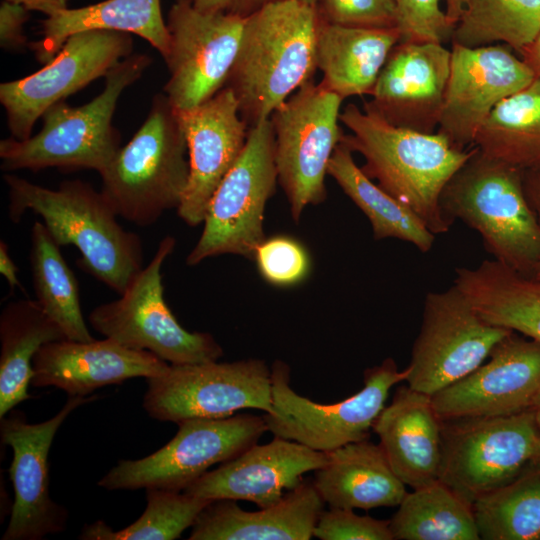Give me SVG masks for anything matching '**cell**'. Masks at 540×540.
<instances>
[{
  "label": "cell",
  "mask_w": 540,
  "mask_h": 540,
  "mask_svg": "<svg viewBox=\"0 0 540 540\" xmlns=\"http://www.w3.org/2000/svg\"><path fill=\"white\" fill-rule=\"evenodd\" d=\"M540 33V0H462L452 43L505 44L522 53Z\"/></svg>",
  "instance_id": "e575fe53"
},
{
  "label": "cell",
  "mask_w": 540,
  "mask_h": 540,
  "mask_svg": "<svg viewBox=\"0 0 540 540\" xmlns=\"http://www.w3.org/2000/svg\"><path fill=\"white\" fill-rule=\"evenodd\" d=\"M536 78L505 44L465 47L452 43L450 76L438 132L464 150L495 106Z\"/></svg>",
  "instance_id": "ac0fdd59"
},
{
  "label": "cell",
  "mask_w": 540,
  "mask_h": 540,
  "mask_svg": "<svg viewBox=\"0 0 540 540\" xmlns=\"http://www.w3.org/2000/svg\"><path fill=\"white\" fill-rule=\"evenodd\" d=\"M521 54L524 56L523 60L535 73V76L540 77V33Z\"/></svg>",
  "instance_id": "7dc6e473"
},
{
  "label": "cell",
  "mask_w": 540,
  "mask_h": 540,
  "mask_svg": "<svg viewBox=\"0 0 540 540\" xmlns=\"http://www.w3.org/2000/svg\"><path fill=\"white\" fill-rule=\"evenodd\" d=\"M267 431L264 417L251 414L187 419L178 423L176 435L165 446L138 460H120L98 485L107 490L155 487L182 492L211 466L258 443Z\"/></svg>",
  "instance_id": "7c38bea8"
},
{
  "label": "cell",
  "mask_w": 540,
  "mask_h": 540,
  "mask_svg": "<svg viewBox=\"0 0 540 540\" xmlns=\"http://www.w3.org/2000/svg\"><path fill=\"white\" fill-rule=\"evenodd\" d=\"M532 277L537 278V279H540V261H539L538 264L536 265Z\"/></svg>",
  "instance_id": "f907efd6"
},
{
  "label": "cell",
  "mask_w": 540,
  "mask_h": 540,
  "mask_svg": "<svg viewBox=\"0 0 540 540\" xmlns=\"http://www.w3.org/2000/svg\"><path fill=\"white\" fill-rule=\"evenodd\" d=\"M540 393V343L512 332L488 361L431 396L441 420L493 417L532 409Z\"/></svg>",
  "instance_id": "d6986e66"
},
{
  "label": "cell",
  "mask_w": 540,
  "mask_h": 540,
  "mask_svg": "<svg viewBox=\"0 0 540 540\" xmlns=\"http://www.w3.org/2000/svg\"><path fill=\"white\" fill-rule=\"evenodd\" d=\"M523 172L474 146L444 187L440 206L452 223L461 220L480 234L493 259L532 277L540 261V224L524 193Z\"/></svg>",
  "instance_id": "277c9868"
},
{
  "label": "cell",
  "mask_w": 540,
  "mask_h": 540,
  "mask_svg": "<svg viewBox=\"0 0 540 540\" xmlns=\"http://www.w3.org/2000/svg\"><path fill=\"white\" fill-rule=\"evenodd\" d=\"M317 7L270 2L245 17L239 52L227 81L249 126L269 119L316 67Z\"/></svg>",
  "instance_id": "3957f363"
},
{
  "label": "cell",
  "mask_w": 540,
  "mask_h": 540,
  "mask_svg": "<svg viewBox=\"0 0 540 540\" xmlns=\"http://www.w3.org/2000/svg\"><path fill=\"white\" fill-rule=\"evenodd\" d=\"M151 61L146 54H131L106 74L103 91L88 103L73 107L64 100L57 102L42 115L37 134L24 140H1V168L93 169L100 174L121 148L119 133L112 125L118 100Z\"/></svg>",
  "instance_id": "5b68a950"
},
{
  "label": "cell",
  "mask_w": 540,
  "mask_h": 540,
  "mask_svg": "<svg viewBox=\"0 0 540 540\" xmlns=\"http://www.w3.org/2000/svg\"><path fill=\"white\" fill-rule=\"evenodd\" d=\"M63 339L62 329L36 300L20 299L5 305L0 315V419L32 398L28 387L39 349Z\"/></svg>",
  "instance_id": "f546056e"
},
{
  "label": "cell",
  "mask_w": 540,
  "mask_h": 540,
  "mask_svg": "<svg viewBox=\"0 0 540 540\" xmlns=\"http://www.w3.org/2000/svg\"><path fill=\"white\" fill-rule=\"evenodd\" d=\"M128 33L91 29L72 34L56 55L37 72L1 83L3 105L11 137L31 136L36 121L57 102L81 90L131 55Z\"/></svg>",
  "instance_id": "2e32d148"
},
{
  "label": "cell",
  "mask_w": 540,
  "mask_h": 540,
  "mask_svg": "<svg viewBox=\"0 0 540 540\" xmlns=\"http://www.w3.org/2000/svg\"><path fill=\"white\" fill-rule=\"evenodd\" d=\"M274 147L270 118L250 126L241 155L208 204L202 233L186 258L188 265L225 254L254 258L266 239L265 207L278 183Z\"/></svg>",
  "instance_id": "9c48e42d"
},
{
  "label": "cell",
  "mask_w": 540,
  "mask_h": 540,
  "mask_svg": "<svg viewBox=\"0 0 540 540\" xmlns=\"http://www.w3.org/2000/svg\"><path fill=\"white\" fill-rule=\"evenodd\" d=\"M99 175L117 215L137 226L179 207L189 179L188 148L179 111L165 94L153 98L141 127Z\"/></svg>",
  "instance_id": "8992f818"
},
{
  "label": "cell",
  "mask_w": 540,
  "mask_h": 540,
  "mask_svg": "<svg viewBox=\"0 0 540 540\" xmlns=\"http://www.w3.org/2000/svg\"><path fill=\"white\" fill-rule=\"evenodd\" d=\"M272 374L264 360L170 365L147 378L143 408L159 421L221 419L242 409L272 412Z\"/></svg>",
  "instance_id": "4fadbf2b"
},
{
  "label": "cell",
  "mask_w": 540,
  "mask_h": 540,
  "mask_svg": "<svg viewBox=\"0 0 540 540\" xmlns=\"http://www.w3.org/2000/svg\"><path fill=\"white\" fill-rule=\"evenodd\" d=\"M326 462V452L274 437L207 471L183 492L209 500H246L264 508L278 503L284 490L294 489L304 474Z\"/></svg>",
  "instance_id": "7402d4cb"
},
{
  "label": "cell",
  "mask_w": 540,
  "mask_h": 540,
  "mask_svg": "<svg viewBox=\"0 0 540 540\" xmlns=\"http://www.w3.org/2000/svg\"><path fill=\"white\" fill-rule=\"evenodd\" d=\"M400 41L397 27H348L319 17L316 67L322 73L321 83L343 100L369 94L390 52Z\"/></svg>",
  "instance_id": "4316f807"
},
{
  "label": "cell",
  "mask_w": 540,
  "mask_h": 540,
  "mask_svg": "<svg viewBox=\"0 0 540 540\" xmlns=\"http://www.w3.org/2000/svg\"><path fill=\"white\" fill-rule=\"evenodd\" d=\"M439 480L471 505L535 463L540 433L534 412L441 420Z\"/></svg>",
  "instance_id": "ba28073f"
},
{
  "label": "cell",
  "mask_w": 540,
  "mask_h": 540,
  "mask_svg": "<svg viewBox=\"0 0 540 540\" xmlns=\"http://www.w3.org/2000/svg\"><path fill=\"white\" fill-rule=\"evenodd\" d=\"M473 146L522 170L540 168V77L495 106Z\"/></svg>",
  "instance_id": "1f68e13d"
},
{
  "label": "cell",
  "mask_w": 540,
  "mask_h": 540,
  "mask_svg": "<svg viewBox=\"0 0 540 540\" xmlns=\"http://www.w3.org/2000/svg\"><path fill=\"white\" fill-rule=\"evenodd\" d=\"M175 244L173 236L164 237L119 298L95 307L88 321L104 337L151 352L170 365L217 361L223 356L221 345L210 333L184 329L164 299L161 269Z\"/></svg>",
  "instance_id": "52a82bcc"
},
{
  "label": "cell",
  "mask_w": 540,
  "mask_h": 540,
  "mask_svg": "<svg viewBox=\"0 0 540 540\" xmlns=\"http://www.w3.org/2000/svg\"><path fill=\"white\" fill-rule=\"evenodd\" d=\"M313 536L321 540H394L390 520L361 516L342 508L323 510Z\"/></svg>",
  "instance_id": "60d3db41"
},
{
  "label": "cell",
  "mask_w": 540,
  "mask_h": 540,
  "mask_svg": "<svg viewBox=\"0 0 540 540\" xmlns=\"http://www.w3.org/2000/svg\"><path fill=\"white\" fill-rule=\"evenodd\" d=\"M446 14L450 23L455 26L462 11V0H445Z\"/></svg>",
  "instance_id": "c3c4849f"
},
{
  "label": "cell",
  "mask_w": 540,
  "mask_h": 540,
  "mask_svg": "<svg viewBox=\"0 0 540 540\" xmlns=\"http://www.w3.org/2000/svg\"><path fill=\"white\" fill-rule=\"evenodd\" d=\"M512 332L482 318L455 284L429 292L405 381L432 396L478 368Z\"/></svg>",
  "instance_id": "5bb4252c"
},
{
  "label": "cell",
  "mask_w": 540,
  "mask_h": 540,
  "mask_svg": "<svg viewBox=\"0 0 540 540\" xmlns=\"http://www.w3.org/2000/svg\"><path fill=\"white\" fill-rule=\"evenodd\" d=\"M532 410L534 412V417H535V421H536V424H537V427L539 429V433H540V393L532 407ZM535 464H540V451H539V455H538V458L535 462Z\"/></svg>",
  "instance_id": "681fc988"
},
{
  "label": "cell",
  "mask_w": 540,
  "mask_h": 540,
  "mask_svg": "<svg viewBox=\"0 0 540 540\" xmlns=\"http://www.w3.org/2000/svg\"><path fill=\"white\" fill-rule=\"evenodd\" d=\"M340 122L350 131L341 141L365 162L361 170L391 196L408 206L433 234L449 231L452 222L440 206L451 177L470 158L440 132L423 133L389 123L367 103L347 104Z\"/></svg>",
  "instance_id": "6da1fadb"
},
{
  "label": "cell",
  "mask_w": 540,
  "mask_h": 540,
  "mask_svg": "<svg viewBox=\"0 0 540 540\" xmlns=\"http://www.w3.org/2000/svg\"><path fill=\"white\" fill-rule=\"evenodd\" d=\"M29 259L36 301L44 312L58 324L66 339L94 340L82 314L76 276L41 221L32 226Z\"/></svg>",
  "instance_id": "836d02e7"
},
{
  "label": "cell",
  "mask_w": 540,
  "mask_h": 540,
  "mask_svg": "<svg viewBox=\"0 0 540 540\" xmlns=\"http://www.w3.org/2000/svg\"><path fill=\"white\" fill-rule=\"evenodd\" d=\"M179 115L187 141L189 179L177 214L194 227L203 223L215 190L241 155L250 126L227 86Z\"/></svg>",
  "instance_id": "ffe728a7"
},
{
  "label": "cell",
  "mask_w": 540,
  "mask_h": 540,
  "mask_svg": "<svg viewBox=\"0 0 540 540\" xmlns=\"http://www.w3.org/2000/svg\"><path fill=\"white\" fill-rule=\"evenodd\" d=\"M9 217L17 223L30 210L60 246H74L79 265L119 295L143 269L140 237L125 230L103 194L82 180L63 181L57 189L5 174Z\"/></svg>",
  "instance_id": "7a4b0ae2"
},
{
  "label": "cell",
  "mask_w": 540,
  "mask_h": 540,
  "mask_svg": "<svg viewBox=\"0 0 540 540\" xmlns=\"http://www.w3.org/2000/svg\"><path fill=\"white\" fill-rule=\"evenodd\" d=\"M146 508L131 525L113 530L102 520L83 528L84 540H174L195 523L212 500L162 488H146Z\"/></svg>",
  "instance_id": "8d00e7d4"
},
{
  "label": "cell",
  "mask_w": 540,
  "mask_h": 540,
  "mask_svg": "<svg viewBox=\"0 0 540 540\" xmlns=\"http://www.w3.org/2000/svg\"><path fill=\"white\" fill-rule=\"evenodd\" d=\"M97 398L69 396L55 416L41 423H29L23 412L14 409L1 418V441L12 449L9 474L14 491L2 540H40L65 530L68 511L49 492L48 455L65 419L79 406Z\"/></svg>",
  "instance_id": "e0dca14e"
},
{
  "label": "cell",
  "mask_w": 540,
  "mask_h": 540,
  "mask_svg": "<svg viewBox=\"0 0 540 540\" xmlns=\"http://www.w3.org/2000/svg\"><path fill=\"white\" fill-rule=\"evenodd\" d=\"M523 188L528 204L540 224V168L524 170Z\"/></svg>",
  "instance_id": "ee69618b"
},
{
  "label": "cell",
  "mask_w": 540,
  "mask_h": 540,
  "mask_svg": "<svg viewBox=\"0 0 540 540\" xmlns=\"http://www.w3.org/2000/svg\"><path fill=\"white\" fill-rule=\"evenodd\" d=\"M0 273L7 280L11 290L21 288L22 284L18 279V268L8 251V245L5 241H0Z\"/></svg>",
  "instance_id": "f6af8a7d"
},
{
  "label": "cell",
  "mask_w": 540,
  "mask_h": 540,
  "mask_svg": "<svg viewBox=\"0 0 540 540\" xmlns=\"http://www.w3.org/2000/svg\"><path fill=\"white\" fill-rule=\"evenodd\" d=\"M203 12H222L246 17L264 5L278 0H189ZM316 6L319 0H300Z\"/></svg>",
  "instance_id": "7bdbcfd3"
},
{
  "label": "cell",
  "mask_w": 540,
  "mask_h": 540,
  "mask_svg": "<svg viewBox=\"0 0 540 540\" xmlns=\"http://www.w3.org/2000/svg\"><path fill=\"white\" fill-rule=\"evenodd\" d=\"M398 12L401 41L444 43L451 39L454 26L442 0H394Z\"/></svg>",
  "instance_id": "f35d334b"
},
{
  "label": "cell",
  "mask_w": 540,
  "mask_h": 540,
  "mask_svg": "<svg viewBox=\"0 0 540 540\" xmlns=\"http://www.w3.org/2000/svg\"><path fill=\"white\" fill-rule=\"evenodd\" d=\"M245 17L203 12L177 0L168 13L169 79L164 94L179 111L192 109L223 89L235 64Z\"/></svg>",
  "instance_id": "9a60e30c"
},
{
  "label": "cell",
  "mask_w": 540,
  "mask_h": 540,
  "mask_svg": "<svg viewBox=\"0 0 540 540\" xmlns=\"http://www.w3.org/2000/svg\"><path fill=\"white\" fill-rule=\"evenodd\" d=\"M392 358L364 371L363 388L333 404H320L290 386V367L281 360L271 366L272 412L263 416L274 437L296 441L313 450L330 452L348 443L369 439L370 429L385 407L390 389L406 380Z\"/></svg>",
  "instance_id": "30bf717a"
},
{
  "label": "cell",
  "mask_w": 540,
  "mask_h": 540,
  "mask_svg": "<svg viewBox=\"0 0 540 540\" xmlns=\"http://www.w3.org/2000/svg\"><path fill=\"white\" fill-rule=\"evenodd\" d=\"M104 29L135 34L149 42L165 59L170 36L160 0H105L47 17L42 23V38L30 44L35 57L46 64L74 33Z\"/></svg>",
  "instance_id": "f1b7e54d"
},
{
  "label": "cell",
  "mask_w": 540,
  "mask_h": 540,
  "mask_svg": "<svg viewBox=\"0 0 540 540\" xmlns=\"http://www.w3.org/2000/svg\"><path fill=\"white\" fill-rule=\"evenodd\" d=\"M312 482L330 508L394 507L407 493L381 446L369 439L327 452V462L314 471Z\"/></svg>",
  "instance_id": "484cf974"
},
{
  "label": "cell",
  "mask_w": 540,
  "mask_h": 540,
  "mask_svg": "<svg viewBox=\"0 0 540 540\" xmlns=\"http://www.w3.org/2000/svg\"><path fill=\"white\" fill-rule=\"evenodd\" d=\"M480 539H540V464L472 504Z\"/></svg>",
  "instance_id": "d590c367"
},
{
  "label": "cell",
  "mask_w": 540,
  "mask_h": 540,
  "mask_svg": "<svg viewBox=\"0 0 540 540\" xmlns=\"http://www.w3.org/2000/svg\"><path fill=\"white\" fill-rule=\"evenodd\" d=\"M451 50L443 43L400 41L366 102L389 123L423 133L439 125L450 76Z\"/></svg>",
  "instance_id": "44dd1931"
},
{
  "label": "cell",
  "mask_w": 540,
  "mask_h": 540,
  "mask_svg": "<svg viewBox=\"0 0 540 540\" xmlns=\"http://www.w3.org/2000/svg\"><path fill=\"white\" fill-rule=\"evenodd\" d=\"M441 427L431 396L402 385L377 416L372 430L398 478L417 489L439 480Z\"/></svg>",
  "instance_id": "cb8c5ba5"
},
{
  "label": "cell",
  "mask_w": 540,
  "mask_h": 540,
  "mask_svg": "<svg viewBox=\"0 0 540 540\" xmlns=\"http://www.w3.org/2000/svg\"><path fill=\"white\" fill-rule=\"evenodd\" d=\"M29 10L23 5L4 0L0 5V44L6 50H20L27 46L23 25Z\"/></svg>",
  "instance_id": "b9f144b4"
},
{
  "label": "cell",
  "mask_w": 540,
  "mask_h": 540,
  "mask_svg": "<svg viewBox=\"0 0 540 540\" xmlns=\"http://www.w3.org/2000/svg\"><path fill=\"white\" fill-rule=\"evenodd\" d=\"M19 3L26 7L29 11H39L47 15V17L54 16L66 9L67 0H9Z\"/></svg>",
  "instance_id": "bcb514c9"
},
{
  "label": "cell",
  "mask_w": 540,
  "mask_h": 540,
  "mask_svg": "<svg viewBox=\"0 0 540 540\" xmlns=\"http://www.w3.org/2000/svg\"><path fill=\"white\" fill-rule=\"evenodd\" d=\"M324 501L313 482L302 481L276 504L243 510L235 500L206 505L191 527L189 540H310Z\"/></svg>",
  "instance_id": "d4e9b609"
},
{
  "label": "cell",
  "mask_w": 540,
  "mask_h": 540,
  "mask_svg": "<svg viewBox=\"0 0 540 540\" xmlns=\"http://www.w3.org/2000/svg\"><path fill=\"white\" fill-rule=\"evenodd\" d=\"M454 284L486 321L540 343V279L492 259L457 268Z\"/></svg>",
  "instance_id": "83f0119b"
},
{
  "label": "cell",
  "mask_w": 540,
  "mask_h": 540,
  "mask_svg": "<svg viewBox=\"0 0 540 540\" xmlns=\"http://www.w3.org/2000/svg\"><path fill=\"white\" fill-rule=\"evenodd\" d=\"M394 540H478L473 507L440 480L406 493L390 519Z\"/></svg>",
  "instance_id": "d6a6232c"
},
{
  "label": "cell",
  "mask_w": 540,
  "mask_h": 540,
  "mask_svg": "<svg viewBox=\"0 0 540 540\" xmlns=\"http://www.w3.org/2000/svg\"><path fill=\"white\" fill-rule=\"evenodd\" d=\"M253 259L262 278L275 286L295 285L305 279L310 271L306 249L288 236L265 239L257 247Z\"/></svg>",
  "instance_id": "74e56055"
},
{
  "label": "cell",
  "mask_w": 540,
  "mask_h": 540,
  "mask_svg": "<svg viewBox=\"0 0 540 540\" xmlns=\"http://www.w3.org/2000/svg\"><path fill=\"white\" fill-rule=\"evenodd\" d=\"M342 101L311 80L270 117L278 183L296 223L307 206L327 197L328 164L344 134L339 126Z\"/></svg>",
  "instance_id": "8fae6325"
},
{
  "label": "cell",
  "mask_w": 540,
  "mask_h": 540,
  "mask_svg": "<svg viewBox=\"0 0 540 540\" xmlns=\"http://www.w3.org/2000/svg\"><path fill=\"white\" fill-rule=\"evenodd\" d=\"M34 387H56L68 396H90L104 386L158 376L170 364L148 351L127 348L106 338L68 339L43 345L33 359Z\"/></svg>",
  "instance_id": "603a6c76"
},
{
  "label": "cell",
  "mask_w": 540,
  "mask_h": 540,
  "mask_svg": "<svg viewBox=\"0 0 540 540\" xmlns=\"http://www.w3.org/2000/svg\"><path fill=\"white\" fill-rule=\"evenodd\" d=\"M342 141L328 164V175L368 218L376 240L394 238L428 252L435 240L424 222L405 204L375 184L354 161Z\"/></svg>",
  "instance_id": "4dcf8cb0"
},
{
  "label": "cell",
  "mask_w": 540,
  "mask_h": 540,
  "mask_svg": "<svg viewBox=\"0 0 540 540\" xmlns=\"http://www.w3.org/2000/svg\"><path fill=\"white\" fill-rule=\"evenodd\" d=\"M319 17L331 24L361 28H398L394 0H319Z\"/></svg>",
  "instance_id": "ab89813d"
}]
</instances>
